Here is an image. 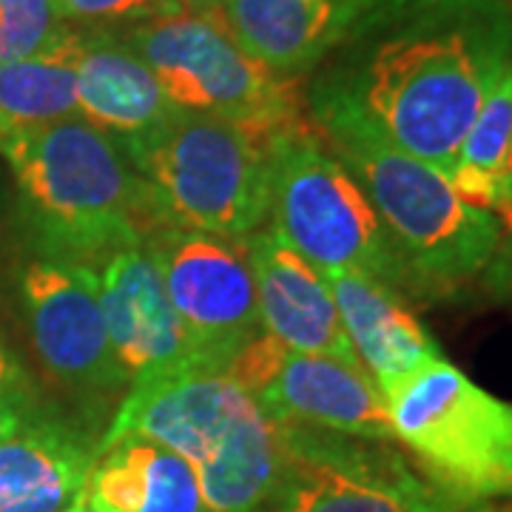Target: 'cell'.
<instances>
[{"label": "cell", "mask_w": 512, "mask_h": 512, "mask_svg": "<svg viewBox=\"0 0 512 512\" xmlns=\"http://www.w3.org/2000/svg\"><path fill=\"white\" fill-rule=\"evenodd\" d=\"M512 66V0H373L313 72V126L350 123L450 174Z\"/></svg>", "instance_id": "1"}, {"label": "cell", "mask_w": 512, "mask_h": 512, "mask_svg": "<svg viewBox=\"0 0 512 512\" xmlns=\"http://www.w3.org/2000/svg\"><path fill=\"white\" fill-rule=\"evenodd\" d=\"M35 256L100 268L154 228L123 148L80 114L0 143Z\"/></svg>", "instance_id": "2"}, {"label": "cell", "mask_w": 512, "mask_h": 512, "mask_svg": "<svg viewBox=\"0 0 512 512\" xmlns=\"http://www.w3.org/2000/svg\"><path fill=\"white\" fill-rule=\"evenodd\" d=\"M143 436L185 458L208 512H271L282 470L276 424L222 373H180L128 390L97 447Z\"/></svg>", "instance_id": "3"}, {"label": "cell", "mask_w": 512, "mask_h": 512, "mask_svg": "<svg viewBox=\"0 0 512 512\" xmlns=\"http://www.w3.org/2000/svg\"><path fill=\"white\" fill-rule=\"evenodd\" d=\"M345 163L393 242L407 291H456L498 251L501 222L461 200L447 174L350 123L313 126Z\"/></svg>", "instance_id": "4"}, {"label": "cell", "mask_w": 512, "mask_h": 512, "mask_svg": "<svg viewBox=\"0 0 512 512\" xmlns=\"http://www.w3.org/2000/svg\"><path fill=\"white\" fill-rule=\"evenodd\" d=\"M123 154L143 183L154 228L248 239L268 220L271 151L245 128L177 111Z\"/></svg>", "instance_id": "5"}, {"label": "cell", "mask_w": 512, "mask_h": 512, "mask_svg": "<svg viewBox=\"0 0 512 512\" xmlns=\"http://www.w3.org/2000/svg\"><path fill=\"white\" fill-rule=\"evenodd\" d=\"M117 32L180 111L225 120L262 143L308 120L299 80H285L248 55L222 12L160 15Z\"/></svg>", "instance_id": "6"}, {"label": "cell", "mask_w": 512, "mask_h": 512, "mask_svg": "<svg viewBox=\"0 0 512 512\" xmlns=\"http://www.w3.org/2000/svg\"><path fill=\"white\" fill-rule=\"evenodd\" d=\"M393 436L458 507L512 501V402L444 356L384 393Z\"/></svg>", "instance_id": "7"}, {"label": "cell", "mask_w": 512, "mask_h": 512, "mask_svg": "<svg viewBox=\"0 0 512 512\" xmlns=\"http://www.w3.org/2000/svg\"><path fill=\"white\" fill-rule=\"evenodd\" d=\"M268 151L271 231L319 274L356 271L407 291L402 262L376 208L311 120L282 131Z\"/></svg>", "instance_id": "8"}, {"label": "cell", "mask_w": 512, "mask_h": 512, "mask_svg": "<svg viewBox=\"0 0 512 512\" xmlns=\"http://www.w3.org/2000/svg\"><path fill=\"white\" fill-rule=\"evenodd\" d=\"M276 430L282 470L271 512H464L390 441L296 424H276Z\"/></svg>", "instance_id": "9"}, {"label": "cell", "mask_w": 512, "mask_h": 512, "mask_svg": "<svg viewBox=\"0 0 512 512\" xmlns=\"http://www.w3.org/2000/svg\"><path fill=\"white\" fill-rule=\"evenodd\" d=\"M185 333L197 373H222L262 333L245 239L185 228H151L143 239Z\"/></svg>", "instance_id": "10"}, {"label": "cell", "mask_w": 512, "mask_h": 512, "mask_svg": "<svg viewBox=\"0 0 512 512\" xmlns=\"http://www.w3.org/2000/svg\"><path fill=\"white\" fill-rule=\"evenodd\" d=\"M18 302L37 365L74 402L97 410L126 399L100 308L97 268L32 256L18 274Z\"/></svg>", "instance_id": "11"}, {"label": "cell", "mask_w": 512, "mask_h": 512, "mask_svg": "<svg viewBox=\"0 0 512 512\" xmlns=\"http://www.w3.org/2000/svg\"><path fill=\"white\" fill-rule=\"evenodd\" d=\"M97 279L111 353L128 390L194 370L183 328L143 245L111 254Z\"/></svg>", "instance_id": "12"}, {"label": "cell", "mask_w": 512, "mask_h": 512, "mask_svg": "<svg viewBox=\"0 0 512 512\" xmlns=\"http://www.w3.org/2000/svg\"><path fill=\"white\" fill-rule=\"evenodd\" d=\"M254 399L276 424H296L367 441H396L379 384L362 365L333 356L288 350Z\"/></svg>", "instance_id": "13"}, {"label": "cell", "mask_w": 512, "mask_h": 512, "mask_svg": "<svg viewBox=\"0 0 512 512\" xmlns=\"http://www.w3.org/2000/svg\"><path fill=\"white\" fill-rule=\"evenodd\" d=\"M262 330L293 353L333 356L359 365L325 274L271 228L245 239Z\"/></svg>", "instance_id": "14"}, {"label": "cell", "mask_w": 512, "mask_h": 512, "mask_svg": "<svg viewBox=\"0 0 512 512\" xmlns=\"http://www.w3.org/2000/svg\"><path fill=\"white\" fill-rule=\"evenodd\" d=\"M373 0H228L225 26L248 55L285 80L328 60Z\"/></svg>", "instance_id": "15"}, {"label": "cell", "mask_w": 512, "mask_h": 512, "mask_svg": "<svg viewBox=\"0 0 512 512\" xmlns=\"http://www.w3.org/2000/svg\"><path fill=\"white\" fill-rule=\"evenodd\" d=\"M177 106L117 29H83L77 114L123 148L163 128Z\"/></svg>", "instance_id": "16"}, {"label": "cell", "mask_w": 512, "mask_h": 512, "mask_svg": "<svg viewBox=\"0 0 512 512\" xmlns=\"http://www.w3.org/2000/svg\"><path fill=\"white\" fill-rule=\"evenodd\" d=\"M325 279L350 348L370 379L379 384L382 396L421 367L441 359L436 339L407 308L396 288L356 271H336L325 274Z\"/></svg>", "instance_id": "17"}, {"label": "cell", "mask_w": 512, "mask_h": 512, "mask_svg": "<svg viewBox=\"0 0 512 512\" xmlns=\"http://www.w3.org/2000/svg\"><path fill=\"white\" fill-rule=\"evenodd\" d=\"M97 458L89 430L49 410L0 441V512H69L80 507Z\"/></svg>", "instance_id": "18"}, {"label": "cell", "mask_w": 512, "mask_h": 512, "mask_svg": "<svg viewBox=\"0 0 512 512\" xmlns=\"http://www.w3.org/2000/svg\"><path fill=\"white\" fill-rule=\"evenodd\" d=\"M80 507L89 512H208L191 464L143 436L97 447Z\"/></svg>", "instance_id": "19"}, {"label": "cell", "mask_w": 512, "mask_h": 512, "mask_svg": "<svg viewBox=\"0 0 512 512\" xmlns=\"http://www.w3.org/2000/svg\"><path fill=\"white\" fill-rule=\"evenodd\" d=\"M83 29L69 32L49 49L0 63V143L77 114V57Z\"/></svg>", "instance_id": "20"}, {"label": "cell", "mask_w": 512, "mask_h": 512, "mask_svg": "<svg viewBox=\"0 0 512 512\" xmlns=\"http://www.w3.org/2000/svg\"><path fill=\"white\" fill-rule=\"evenodd\" d=\"M512 143V66L504 72V77L495 83L490 97L476 114L473 126L467 131L458 163L464 168H473L490 177H501L504 160ZM504 180V177H501Z\"/></svg>", "instance_id": "21"}, {"label": "cell", "mask_w": 512, "mask_h": 512, "mask_svg": "<svg viewBox=\"0 0 512 512\" xmlns=\"http://www.w3.org/2000/svg\"><path fill=\"white\" fill-rule=\"evenodd\" d=\"M55 0H0V63L49 49L69 32Z\"/></svg>", "instance_id": "22"}, {"label": "cell", "mask_w": 512, "mask_h": 512, "mask_svg": "<svg viewBox=\"0 0 512 512\" xmlns=\"http://www.w3.org/2000/svg\"><path fill=\"white\" fill-rule=\"evenodd\" d=\"M60 18L80 29H126L160 18L154 0H55Z\"/></svg>", "instance_id": "23"}, {"label": "cell", "mask_w": 512, "mask_h": 512, "mask_svg": "<svg viewBox=\"0 0 512 512\" xmlns=\"http://www.w3.org/2000/svg\"><path fill=\"white\" fill-rule=\"evenodd\" d=\"M0 393H15V396H37L32 370L26 365L23 353L15 345L12 333L0 316Z\"/></svg>", "instance_id": "24"}, {"label": "cell", "mask_w": 512, "mask_h": 512, "mask_svg": "<svg viewBox=\"0 0 512 512\" xmlns=\"http://www.w3.org/2000/svg\"><path fill=\"white\" fill-rule=\"evenodd\" d=\"M49 407L40 404L37 396H15V393H0V441L18 436L23 427L46 416Z\"/></svg>", "instance_id": "25"}, {"label": "cell", "mask_w": 512, "mask_h": 512, "mask_svg": "<svg viewBox=\"0 0 512 512\" xmlns=\"http://www.w3.org/2000/svg\"><path fill=\"white\" fill-rule=\"evenodd\" d=\"M160 15H180V12H222L228 0H154Z\"/></svg>", "instance_id": "26"}, {"label": "cell", "mask_w": 512, "mask_h": 512, "mask_svg": "<svg viewBox=\"0 0 512 512\" xmlns=\"http://www.w3.org/2000/svg\"><path fill=\"white\" fill-rule=\"evenodd\" d=\"M464 512H512V501H481V504H473Z\"/></svg>", "instance_id": "27"}, {"label": "cell", "mask_w": 512, "mask_h": 512, "mask_svg": "<svg viewBox=\"0 0 512 512\" xmlns=\"http://www.w3.org/2000/svg\"><path fill=\"white\" fill-rule=\"evenodd\" d=\"M501 177H504V194H507V202L512 205V143H510V151H507V160H504V171H501Z\"/></svg>", "instance_id": "28"}, {"label": "cell", "mask_w": 512, "mask_h": 512, "mask_svg": "<svg viewBox=\"0 0 512 512\" xmlns=\"http://www.w3.org/2000/svg\"><path fill=\"white\" fill-rule=\"evenodd\" d=\"M69 512H89V510H83V507H74V510H69Z\"/></svg>", "instance_id": "29"}]
</instances>
